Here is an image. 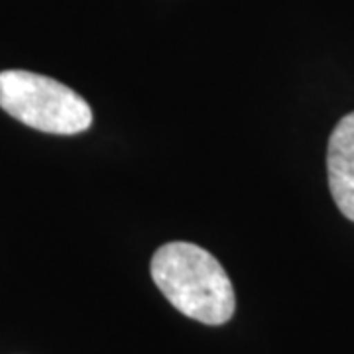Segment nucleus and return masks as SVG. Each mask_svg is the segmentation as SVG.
<instances>
[{
	"label": "nucleus",
	"mask_w": 354,
	"mask_h": 354,
	"mask_svg": "<svg viewBox=\"0 0 354 354\" xmlns=\"http://www.w3.org/2000/svg\"><path fill=\"white\" fill-rule=\"evenodd\" d=\"M152 278L177 311L199 323L223 325L234 315L236 297L225 268L197 244H164L153 254Z\"/></svg>",
	"instance_id": "obj_1"
},
{
	"label": "nucleus",
	"mask_w": 354,
	"mask_h": 354,
	"mask_svg": "<svg viewBox=\"0 0 354 354\" xmlns=\"http://www.w3.org/2000/svg\"><path fill=\"white\" fill-rule=\"evenodd\" d=\"M0 109L48 134H79L93 122L91 106L73 88L22 69L0 73Z\"/></svg>",
	"instance_id": "obj_2"
},
{
	"label": "nucleus",
	"mask_w": 354,
	"mask_h": 354,
	"mask_svg": "<svg viewBox=\"0 0 354 354\" xmlns=\"http://www.w3.org/2000/svg\"><path fill=\"white\" fill-rule=\"evenodd\" d=\"M329 187L339 211L354 223V113L335 127L327 150Z\"/></svg>",
	"instance_id": "obj_3"
}]
</instances>
